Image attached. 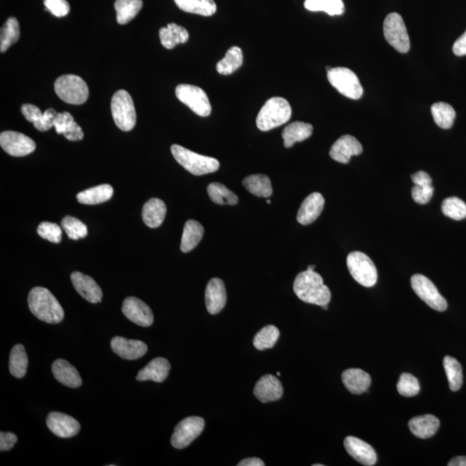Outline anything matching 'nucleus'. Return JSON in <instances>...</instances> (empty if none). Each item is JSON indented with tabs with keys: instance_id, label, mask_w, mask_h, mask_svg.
<instances>
[{
	"instance_id": "nucleus-54",
	"label": "nucleus",
	"mask_w": 466,
	"mask_h": 466,
	"mask_svg": "<svg viewBox=\"0 0 466 466\" xmlns=\"http://www.w3.org/2000/svg\"><path fill=\"white\" fill-rule=\"evenodd\" d=\"M412 181L415 185L418 186H431L433 185L432 178L424 171H418L417 173L412 175Z\"/></svg>"
},
{
	"instance_id": "nucleus-41",
	"label": "nucleus",
	"mask_w": 466,
	"mask_h": 466,
	"mask_svg": "<svg viewBox=\"0 0 466 466\" xmlns=\"http://www.w3.org/2000/svg\"><path fill=\"white\" fill-rule=\"evenodd\" d=\"M20 37L19 24L15 17H9L1 29L0 37V51L6 52L10 46L19 41Z\"/></svg>"
},
{
	"instance_id": "nucleus-31",
	"label": "nucleus",
	"mask_w": 466,
	"mask_h": 466,
	"mask_svg": "<svg viewBox=\"0 0 466 466\" xmlns=\"http://www.w3.org/2000/svg\"><path fill=\"white\" fill-rule=\"evenodd\" d=\"M204 235V228L198 221L189 220L186 222L182 233L181 250L186 253L195 249Z\"/></svg>"
},
{
	"instance_id": "nucleus-3",
	"label": "nucleus",
	"mask_w": 466,
	"mask_h": 466,
	"mask_svg": "<svg viewBox=\"0 0 466 466\" xmlns=\"http://www.w3.org/2000/svg\"><path fill=\"white\" fill-rule=\"evenodd\" d=\"M291 114V106L288 100L281 97H274L267 100L258 113L257 128L262 131H268L281 127L290 120Z\"/></svg>"
},
{
	"instance_id": "nucleus-58",
	"label": "nucleus",
	"mask_w": 466,
	"mask_h": 466,
	"mask_svg": "<svg viewBox=\"0 0 466 466\" xmlns=\"http://www.w3.org/2000/svg\"><path fill=\"white\" fill-rule=\"evenodd\" d=\"M314 268H315V265H310V266L307 267V271H314Z\"/></svg>"
},
{
	"instance_id": "nucleus-40",
	"label": "nucleus",
	"mask_w": 466,
	"mask_h": 466,
	"mask_svg": "<svg viewBox=\"0 0 466 466\" xmlns=\"http://www.w3.org/2000/svg\"><path fill=\"white\" fill-rule=\"evenodd\" d=\"M207 193H209L210 199L218 205L233 206L239 202V197L234 193L225 185L218 184V182L211 184L207 188Z\"/></svg>"
},
{
	"instance_id": "nucleus-49",
	"label": "nucleus",
	"mask_w": 466,
	"mask_h": 466,
	"mask_svg": "<svg viewBox=\"0 0 466 466\" xmlns=\"http://www.w3.org/2000/svg\"><path fill=\"white\" fill-rule=\"evenodd\" d=\"M73 121H74V117L70 113H57L55 120H54V127H55L57 134L63 135Z\"/></svg>"
},
{
	"instance_id": "nucleus-25",
	"label": "nucleus",
	"mask_w": 466,
	"mask_h": 466,
	"mask_svg": "<svg viewBox=\"0 0 466 466\" xmlns=\"http://www.w3.org/2000/svg\"><path fill=\"white\" fill-rule=\"evenodd\" d=\"M342 381L346 388L355 395L367 392L371 386V376L360 369H349L343 372Z\"/></svg>"
},
{
	"instance_id": "nucleus-26",
	"label": "nucleus",
	"mask_w": 466,
	"mask_h": 466,
	"mask_svg": "<svg viewBox=\"0 0 466 466\" xmlns=\"http://www.w3.org/2000/svg\"><path fill=\"white\" fill-rule=\"evenodd\" d=\"M408 426L411 433L418 438L428 439L438 431L440 421L433 415H421L410 419Z\"/></svg>"
},
{
	"instance_id": "nucleus-39",
	"label": "nucleus",
	"mask_w": 466,
	"mask_h": 466,
	"mask_svg": "<svg viewBox=\"0 0 466 466\" xmlns=\"http://www.w3.org/2000/svg\"><path fill=\"white\" fill-rule=\"evenodd\" d=\"M431 113L435 123L442 129H450L453 127L456 113L453 107L449 104L438 102L433 104L431 107Z\"/></svg>"
},
{
	"instance_id": "nucleus-24",
	"label": "nucleus",
	"mask_w": 466,
	"mask_h": 466,
	"mask_svg": "<svg viewBox=\"0 0 466 466\" xmlns=\"http://www.w3.org/2000/svg\"><path fill=\"white\" fill-rule=\"evenodd\" d=\"M52 372L57 381L70 388H78L82 385L78 371L66 360H56L54 362Z\"/></svg>"
},
{
	"instance_id": "nucleus-50",
	"label": "nucleus",
	"mask_w": 466,
	"mask_h": 466,
	"mask_svg": "<svg viewBox=\"0 0 466 466\" xmlns=\"http://www.w3.org/2000/svg\"><path fill=\"white\" fill-rule=\"evenodd\" d=\"M21 112H22L24 118L33 124H38L44 117V113L41 112V110L38 106L31 105V104H24L21 107Z\"/></svg>"
},
{
	"instance_id": "nucleus-60",
	"label": "nucleus",
	"mask_w": 466,
	"mask_h": 466,
	"mask_svg": "<svg viewBox=\"0 0 466 466\" xmlns=\"http://www.w3.org/2000/svg\"><path fill=\"white\" fill-rule=\"evenodd\" d=\"M314 466H323V465H318V464H315V465H314Z\"/></svg>"
},
{
	"instance_id": "nucleus-1",
	"label": "nucleus",
	"mask_w": 466,
	"mask_h": 466,
	"mask_svg": "<svg viewBox=\"0 0 466 466\" xmlns=\"http://www.w3.org/2000/svg\"><path fill=\"white\" fill-rule=\"evenodd\" d=\"M294 292L303 302L325 306L331 300V291L323 278L315 271L300 272L294 282Z\"/></svg>"
},
{
	"instance_id": "nucleus-62",
	"label": "nucleus",
	"mask_w": 466,
	"mask_h": 466,
	"mask_svg": "<svg viewBox=\"0 0 466 466\" xmlns=\"http://www.w3.org/2000/svg\"><path fill=\"white\" fill-rule=\"evenodd\" d=\"M277 375H278V376H281V373L278 372V374H277Z\"/></svg>"
},
{
	"instance_id": "nucleus-19",
	"label": "nucleus",
	"mask_w": 466,
	"mask_h": 466,
	"mask_svg": "<svg viewBox=\"0 0 466 466\" xmlns=\"http://www.w3.org/2000/svg\"><path fill=\"white\" fill-rule=\"evenodd\" d=\"M346 449L351 457L358 463L364 465H374L378 460V456L373 447L363 440L356 437L348 436L345 440Z\"/></svg>"
},
{
	"instance_id": "nucleus-7",
	"label": "nucleus",
	"mask_w": 466,
	"mask_h": 466,
	"mask_svg": "<svg viewBox=\"0 0 466 466\" xmlns=\"http://www.w3.org/2000/svg\"><path fill=\"white\" fill-rule=\"evenodd\" d=\"M328 79L330 84L347 98L358 99L363 95V88L356 74L346 67H328Z\"/></svg>"
},
{
	"instance_id": "nucleus-34",
	"label": "nucleus",
	"mask_w": 466,
	"mask_h": 466,
	"mask_svg": "<svg viewBox=\"0 0 466 466\" xmlns=\"http://www.w3.org/2000/svg\"><path fill=\"white\" fill-rule=\"evenodd\" d=\"M117 13V22L127 24L138 15L143 7L142 0H116L114 3Z\"/></svg>"
},
{
	"instance_id": "nucleus-46",
	"label": "nucleus",
	"mask_w": 466,
	"mask_h": 466,
	"mask_svg": "<svg viewBox=\"0 0 466 466\" xmlns=\"http://www.w3.org/2000/svg\"><path fill=\"white\" fill-rule=\"evenodd\" d=\"M38 235L49 242L58 243L62 241L63 231L58 225L51 222H42L38 227Z\"/></svg>"
},
{
	"instance_id": "nucleus-22",
	"label": "nucleus",
	"mask_w": 466,
	"mask_h": 466,
	"mask_svg": "<svg viewBox=\"0 0 466 466\" xmlns=\"http://www.w3.org/2000/svg\"><path fill=\"white\" fill-rule=\"evenodd\" d=\"M206 306L211 314L220 313L227 304V291L223 281L220 278L210 280L207 286Z\"/></svg>"
},
{
	"instance_id": "nucleus-16",
	"label": "nucleus",
	"mask_w": 466,
	"mask_h": 466,
	"mask_svg": "<svg viewBox=\"0 0 466 466\" xmlns=\"http://www.w3.org/2000/svg\"><path fill=\"white\" fill-rule=\"evenodd\" d=\"M363 152V147L358 140L351 135H344L333 143L330 150V156L336 162L348 163L351 156Z\"/></svg>"
},
{
	"instance_id": "nucleus-12",
	"label": "nucleus",
	"mask_w": 466,
	"mask_h": 466,
	"mask_svg": "<svg viewBox=\"0 0 466 466\" xmlns=\"http://www.w3.org/2000/svg\"><path fill=\"white\" fill-rule=\"evenodd\" d=\"M205 428V421L198 417H188L175 426L171 444L177 449H184L200 435Z\"/></svg>"
},
{
	"instance_id": "nucleus-44",
	"label": "nucleus",
	"mask_w": 466,
	"mask_h": 466,
	"mask_svg": "<svg viewBox=\"0 0 466 466\" xmlns=\"http://www.w3.org/2000/svg\"><path fill=\"white\" fill-rule=\"evenodd\" d=\"M62 228L70 239L78 240L88 236V227L78 218L66 216L62 220Z\"/></svg>"
},
{
	"instance_id": "nucleus-61",
	"label": "nucleus",
	"mask_w": 466,
	"mask_h": 466,
	"mask_svg": "<svg viewBox=\"0 0 466 466\" xmlns=\"http://www.w3.org/2000/svg\"><path fill=\"white\" fill-rule=\"evenodd\" d=\"M267 203H268V204H271V200H267Z\"/></svg>"
},
{
	"instance_id": "nucleus-17",
	"label": "nucleus",
	"mask_w": 466,
	"mask_h": 466,
	"mask_svg": "<svg viewBox=\"0 0 466 466\" xmlns=\"http://www.w3.org/2000/svg\"><path fill=\"white\" fill-rule=\"evenodd\" d=\"M111 347L116 353L124 360H136L145 356L148 347L141 340L128 339L123 337H114L111 342Z\"/></svg>"
},
{
	"instance_id": "nucleus-56",
	"label": "nucleus",
	"mask_w": 466,
	"mask_h": 466,
	"mask_svg": "<svg viewBox=\"0 0 466 466\" xmlns=\"http://www.w3.org/2000/svg\"><path fill=\"white\" fill-rule=\"evenodd\" d=\"M239 466H264V461L257 458H246L242 461H240L238 464Z\"/></svg>"
},
{
	"instance_id": "nucleus-35",
	"label": "nucleus",
	"mask_w": 466,
	"mask_h": 466,
	"mask_svg": "<svg viewBox=\"0 0 466 466\" xmlns=\"http://www.w3.org/2000/svg\"><path fill=\"white\" fill-rule=\"evenodd\" d=\"M304 6L310 12H324L330 16H340L345 13L342 0H305Z\"/></svg>"
},
{
	"instance_id": "nucleus-14",
	"label": "nucleus",
	"mask_w": 466,
	"mask_h": 466,
	"mask_svg": "<svg viewBox=\"0 0 466 466\" xmlns=\"http://www.w3.org/2000/svg\"><path fill=\"white\" fill-rule=\"evenodd\" d=\"M122 312L124 316L136 325L148 328L153 324L154 315L148 305L136 297H127L124 300Z\"/></svg>"
},
{
	"instance_id": "nucleus-43",
	"label": "nucleus",
	"mask_w": 466,
	"mask_h": 466,
	"mask_svg": "<svg viewBox=\"0 0 466 466\" xmlns=\"http://www.w3.org/2000/svg\"><path fill=\"white\" fill-rule=\"evenodd\" d=\"M442 213L454 220H461L466 218V204L457 197H450L444 200Z\"/></svg>"
},
{
	"instance_id": "nucleus-6",
	"label": "nucleus",
	"mask_w": 466,
	"mask_h": 466,
	"mask_svg": "<svg viewBox=\"0 0 466 466\" xmlns=\"http://www.w3.org/2000/svg\"><path fill=\"white\" fill-rule=\"evenodd\" d=\"M111 109L113 120L121 131H130L135 127L137 114L134 100L127 91L120 90L114 93Z\"/></svg>"
},
{
	"instance_id": "nucleus-30",
	"label": "nucleus",
	"mask_w": 466,
	"mask_h": 466,
	"mask_svg": "<svg viewBox=\"0 0 466 466\" xmlns=\"http://www.w3.org/2000/svg\"><path fill=\"white\" fill-rule=\"evenodd\" d=\"M113 195V186L109 184H102L84 190L77 195V200L83 205H97L107 202Z\"/></svg>"
},
{
	"instance_id": "nucleus-11",
	"label": "nucleus",
	"mask_w": 466,
	"mask_h": 466,
	"mask_svg": "<svg viewBox=\"0 0 466 466\" xmlns=\"http://www.w3.org/2000/svg\"><path fill=\"white\" fill-rule=\"evenodd\" d=\"M411 286L419 298L433 310L439 312L447 310V302L446 299L440 295L435 285L425 275H414L411 278Z\"/></svg>"
},
{
	"instance_id": "nucleus-23",
	"label": "nucleus",
	"mask_w": 466,
	"mask_h": 466,
	"mask_svg": "<svg viewBox=\"0 0 466 466\" xmlns=\"http://www.w3.org/2000/svg\"><path fill=\"white\" fill-rule=\"evenodd\" d=\"M170 364L166 358L156 357L150 362L145 368L139 371L137 380L139 382L153 381L163 383L170 371Z\"/></svg>"
},
{
	"instance_id": "nucleus-52",
	"label": "nucleus",
	"mask_w": 466,
	"mask_h": 466,
	"mask_svg": "<svg viewBox=\"0 0 466 466\" xmlns=\"http://www.w3.org/2000/svg\"><path fill=\"white\" fill-rule=\"evenodd\" d=\"M63 136L70 141H81L84 138L83 131H82L80 125L75 121L72 122Z\"/></svg>"
},
{
	"instance_id": "nucleus-59",
	"label": "nucleus",
	"mask_w": 466,
	"mask_h": 466,
	"mask_svg": "<svg viewBox=\"0 0 466 466\" xmlns=\"http://www.w3.org/2000/svg\"><path fill=\"white\" fill-rule=\"evenodd\" d=\"M322 307H323L325 310H328V305H325V306H322Z\"/></svg>"
},
{
	"instance_id": "nucleus-55",
	"label": "nucleus",
	"mask_w": 466,
	"mask_h": 466,
	"mask_svg": "<svg viewBox=\"0 0 466 466\" xmlns=\"http://www.w3.org/2000/svg\"><path fill=\"white\" fill-rule=\"evenodd\" d=\"M453 51L458 56L466 55V31L465 33L454 42Z\"/></svg>"
},
{
	"instance_id": "nucleus-38",
	"label": "nucleus",
	"mask_w": 466,
	"mask_h": 466,
	"mask_svg": "<svg viewBox=\"0 0 466 466\" xmlns=\"http://www.w3.org/2000/svg\"><path fill=\"white\" fill-rule=\"evenodd\" d=\"M444 371L451 392H458L463 385V372L460 362L454 357L447 356L443 360Z\"/></svg>"
},
{
	"instance_id": "nucleus-2",
	"label": "nucleus",
	"mask_w": 466,
	"mask_h": 466,
	"mask_svg": "<svg viewBox=\"0 0 466 466\" xmlns=\"http://www.w3.org/2000/svg\"><path fill=\"white\" fill-rule=\"evenodd\" d=\"M29 308L35 317L49 324H57L64 318V310L49 289L35 287L28 296Z\"/></svg>"
},
{
	"instance_id": "nucleus-8",
	"label": "nucleus",
	"mask_w": 466,
	"mask_h": 466,
	"mask_svg": "<svg viewBox=\"0 0 466 466\" xmlns=\"http://www.w3.org/2000/svg\"><path fill=\"white\" fill-rule=\"evenodd\" d=\"M346 263L351 277L362 286L371 288L378 282V271L375 264L364 253L351 252Z\"/></svg>"
},
{
	"instance_id": "nucleus-9",
	"label": "nucleus",
	"mask_w": 466,
	"mask_h": 466,
	"mask_svg": "<svg viewBox=\"0 0 466 466\" xmlns=\"http://www.w3.org/2000/svg\"><path fill=\"white\" fill-rule=\"evenodd\" d=\"M383 34L386 41L398 52L405 54L410 51V37L403 17L399 14L393 13L385 17Z\"/></svg>"
},
{
	"instance_id": "nucleus-32",
	"label": "nucleus",
	"mask_w": 466,
	"mask_h": 466,
	"mask_svg": "<svg viewBox=\"0 0 466 466\" xmlns=\"http://www.w3.org/2000/svg\"><path fill=\"white\" fill-rule=\"evenodd\" d=\"M175 3L185 13L210 17L217 10L214 0H174Z\"/></svg>"
},
{
	"instance_id": "nucleus-53",
	"label": "nucleus",
	"mask_w": 466,
	"mask_h": 466,
	"mask_svg": "<svg viewBox=\"0 0 466 466\" xmlns=\"http://www.w3.org/2000/svg\"><path fill=\"white\" fill-rule=\"evenodd\" d=\"M17 442V437L13 433L1 432L0 433V451L12 449Z\"/></svg>"
},
{
	"instance_id": "nucleus-27",
	"label": "nucleus",
	"mask_w": 466,
	"mask_h": 466,
	"mask_svg": "<svg viewBox=\"0 0 466 466\" xmlns=\"http://www.w3.org/2000/svg\"><path fill=\"white\" fill-rule=\"evenodd\" d=\"M166 213L167 207L162 200L150 199L143 207V220L147 227L157 228L163 224Z\"/></svg>"
},
{
	"instance_id": "nucleus-45",
	"label": "nucleus",
	"mask_w": 466,
	"mask_h": 466,
	"mask_svg": "<svg viewBox=\"0 0 466 466\" xmlns=\"http://www.w3.org/2000/svg\"><path fill=\"white\" fill-rule=\"evenodd\" d=\"M397 390L400 395L411 397L418 395L421 386L415 376L410 373H403L397 383Z\"/></svg>"
},
{
	"instance_id": "nucleus-57",
	"label": "nucleus",
	"mask_w": 466,
	"mask_h": 466,
	"mask_svg": "<svg viewBox=\"0 0 466 466\" xmlns=\"http://www.w3.org/2000/svg\"><path fill=\"white\" fill-rule=\"evenodd\" d=\"M449 466H466V456H458L453 458L449 463Z\"/></svg>"
},
{
	"instance_id": "nucleus-33",
	"label": "nucleus",
	"mask_w": 466,
	"mask_h": 466,
	"mask_svg": "<svg viewBox=\"0 0 466 466\" xmlns=\"http://www.w3.org/2000/svg\"><path fill=\"white\" fill-rule=\"evenodd\" d=\"M243 185L250 193L257 197L268 198L273 193L270 178L264 175H252L245 178Z\"/></svg>"
},
{
	"instance_id": "nucleus-18",
	"label": "nucleus",
	"mask_w": 466,
	"mask_h": 466,
	"mask_svg": "<svg viewBox=\"0 0 466 466\" xmlns=\"http://www.w3.org/2000/svg\"><path fill=\"white\" fill-rule=\"evenodd\" d=\"M71 281L77 291L88 302L93 304L102 302V290L92 278L77 271L72 273Z\"/></svg>"
},
{
	"instance_id": "nucleus-20",
	"label": "nucleus",
	"mask_w": 466,
	"mask_h": 466,
	"mask_svg": "<svg viewBox=\"0 0 466 466\" xmlns=\"http://www.w3.org/2000/svg\"><path fill=\"white\" fill-rule=\"evenodd\" d=\"M283 394L282 383L273 375H265L258 380L254 395L262 403H270L281 399Z\"/></svg>"
},
{
	"instance_id": "nucleus-51",
	"label": "nucleus",
	"mask_w": 466,
	"mask_h": 466,
	"mask_svg": "<svg viewBox=\"0 0 466 466\" xmlns=\"http://www.w3.org/2000/svg\"><path fill=\"white\" fill-rule=\"evenodd\" d=\"M56 115L57 113L55 109H49L46 110L42 120L38 122V124H34L35 128L40 131L50 130V129L54 127V120H55Z\"/></svg>"
},
{
	"instance_id": "nucleus-13",
	"label": "nucleus",
	"mask_w": 466,
	"mask_h": 466,
	"mask_svg": "<svg viewBox=\"0 0 466 466\" xmlns=\"http://www.w3.org/2000/svg\"><path fill=\"white\" fill-rule=\"evenodd\" d=\"M0 145L13 156H25L34 152L35 143L20 132L7 131L0 135Z\"/></svg>"
},
{
	"instance_id": "nucleus-36",
	"label": "nucleus",
	"mask_w": 466,
	"mask_h": 466,
	"mask_svg": "<svg viewBox=\"0 0 466 466\" xmlns=\"http://www.w3.org/2000/svg\"><path fill=\"white\" fill-rule=\"evenodd\" d=\"M28 357L22 345H16L10 351L9 369L10 374L17 378H22L26 374Z\"/></svg>"
},
{
	"instance_id": "nucleus-47",
	"label": "nucleus",
	"mask_w": 466,
	"mask_h": 466,
	"mask_svg": "<svg viewBox=\"0 0 466 466\" xmlns=\"http://www.w3.org/2000/svg\"><path fill=\"white\" fill-rule=\"evenodd\" d=\"M45 6L49 12L57 17L67 16L70 10V6L67 0H45Z\"/></svg>"
},
{
	"instance_id": "nucleus-15",
	"label": "nucleus",
	"mask_w": 466,
	"mask_h": 466,
	"mask_svg": "<svg viewBox=\"0 0 466 466\" xmlns=\"http://www.w3.org/2000/svg\"><path fill=\"white\" fill-rule=\"evenodd\" d=\"M46 423L50 431L60 438H71L77 435L81 430L80 423L77 419L59 412L49 413Z\"/></svg>"
},
{
	"instance_id": "nucleus-48",
	"label": "nucleus",
	"mask_w": 466,
	"mask_h": 466,
	"mask_svg": "<svg viewBox=\"0 0 466 466\" xmlns=\"http://www.w3.org/2000/svg\"><path fill=\"white\" fill-rule=\"evenodd\" d=\"M433 192H435V188H433V185H415L414 188H412V197H413L415 202L421 204V205H425V204L428 203L430 200L432 199Z\"/></svg>"
},
{
	"instance_id": "nucleus-4",
	"label": "nucleus",
	"mask_w": 466,
	"mask_h": 466,
	"mask_svg": "<svg viewBox=\"0 0 466 466\" xmlns=\"http://www.w3.org/2000/svg\"><path fill=\"white\" fill-rule=\"evenodd\" d=\"M171 152L179 164L195 175L214 173L220 168V162L214 157L200 155L181 145H172Z\"/></svg>"
},
{
	"instance_id": "nucleus-5",
	"label": "nucleus",
	"mask_w": 466,
	"mask_h": 466,
	"mask_svg": "<svg viewBox=\"0 0 466 466\" xmlns=\"http://www.w3.org/2000/svg\"><path fill=\"white\" fill-rule=\"evenodd\" d=\"M55 91L61 99L71 105H81L87 102L89 95L87 83L74 74H65L57 79Z\"/></svg>"
},
{
	"instance_id": "nucleus-37",
	"label": "nucleus",
	"mask_w": 466,
	"mask_h": 466,
	"mask_svg": "<svg viewBox=\"0 0 466 466\" xmlns=\"http://www.w3.org/2000/svg\"><path fill=\"white\" fill-rule=\"evenodd\" d=\"M243 64V52L239 47L233 46L228 49L223 59L217 63V71L220 74L234 73Z\"/></svg>"
},
{
	"instance_id": "nucleus-28",
	"label": "nucleus",
	"mask_w": 466,
	"mask_h": 466,
	"mask_svg": "<svg viewBox=\"0 0 466 466\" xmlns=\"http://www.w3.org/2000/svg\"><path fill=\"white\" fill-rule=\"evenodd\" d=\"M313 125L304 122H294L282 131V138L285 148H291L296 143L303 142L311 137L313 134Z\"/></svg>"
},
{
	"instance_id": "nucleus-29",
	"label": "nucleus",
	"mask_w": 466,
	"mask_h": 466,
	"mask_svg": "<svg viewBox=\"0 0 466 466\" xmlns=\"http://www.w3.org/2000/svg\"><path fill=\"white\" fill-rule=\"evenodd\" d=\"M159 37L164 48L172 49L177 45L186 44L188 41L189 34L184 27L171 23L167 27L160 29Z\"/></svg>"
},
{
	"instance_id": "nucleus-10",
	"label": "nucleus",
	"mask_w": 466,
	"mask_h": 466,
	"mask_svg": "<svg viewBox=\"0 0 466 466\" xmlns=\"http://www.w3.org/2000/svg\"><path fill=\"white\" fill-rule=\"evenodd\" d=\"M175 95L197 115L200 117L210 115L211 106L209 99L202 88L196 86L181 84L175 88Z\"/></svg>"
},
{
	"instance_id": "nucleus-21",
	"label": "nucleus",
	"mask_w": 466,
	"mask_h": 466,
	"mask_svg": "<svg viewBox=\"0 0 466 466\" xmlns=\"http://www.w3.org/2000/svg\"><path fill=\"white\" fill-rule=\"evenodd\" d=\"M325 199L321 193L314 192L308 195L297 214V221L300 224L307 225L313 223L323 211Z\"/></svg>"
},
{
	"instance_id": "nucleus-42",
	"label": "nucleus",
	"mask_w": 466,
	"mask_h": 466,
	"mask_svg": "<svg viewBox=\"0 0 466 466\" xmlns=\"http://www.w3.org/2000/svg\"><path fill=\"white\" fill-rule=\"evenodd\" d=\"M280 332L275 326H267L260 330L253 339V345L259 351L272 348L279 339Z\"/></svg>"
}]
</instances>
